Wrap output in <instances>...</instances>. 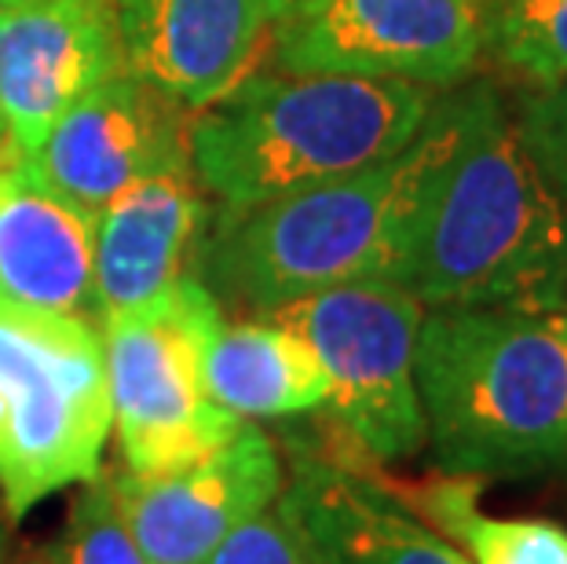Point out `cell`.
<instances>
[{"label":"cell","instance_id":"7a4b0ae2","mask_svg":"<svg viewBox=\"0 0 567 564\" xmlns=\"http://www.w3.org/2000/svg\"><path fill=\"white\" fill-rule=\"evenodd\" d=\"M564 283L567 206L494 89H462V125L421 206L403 286L425 308H553Z\"/></svg>","mask_w":567,"mask_h":564},{"label":"cell","instance_id":"d6986e66","mask_svg":"<svg viewBox=\"0 0 567 564\" xmlns=\"http://www.w3.org/2000/svg\"><path fill=\"white\" fill-rule=\"evenodd\" d=\"M52 564H147L117 513L111 476L95 473L70 506L63 535L48 554Z\"/></svg>","mask_w":567,"mask_h":564},{"label":"cell","instance_id":"9a60e30c","mask_svg":"<svg viewBox=\"0 0 567 564\" xmlns=\"http://www.w3.org/2000/svg\"><path fill=\"white\" fill-rule=\"evenodd\" d=\"M95 217L55 195L22 154L0 162V297L11 305L92 311Z\"/></svg>","mask_w":567,"mask_h":564},{"label":"cell","instance_id":"3957f363","mask_svg":"<svg viewBox=\"0 0 567 564\" xmlns=\"http://www.w3.org/2000/svg\"><path fill=\"white\" fill-rule=\"evenodd\" d=\"M414 381L443 473L487 480L567 465L564 308H425Z\"/></svg>","mask_w":567,"mask_h":564},{"label":"cell","instance_id":"ac0fdd59","mask_svg":"<svg viewBox=\"0 0 567 564\" xmlns=\"http://www.w3.org/2000/svg\"><path fill=\"white\" fill-rule=\"evenodd\" d=\"M487 48L530 92L567 81V0H491Z\"/></svg>","mask_w":567,"mask_h":564},{"label":"cell","instance_id":"7c38bea8","mask_svg":"<svg viewBox=\"0 0 567 564\" xmlns=\"http://www.w3.org/2000/svg\"><path fill=\"white\" fill-rule=\"evenodd\" d=\"M293 0H114L125 66L190 114L216 103L268 55Z\"/></svg>","mask_w":567,"mask_h":564},{"label":"cell","instance_id":"4fadbf2b","mask_svg":"<svg viewBox=\"0 0 567 564\" xmlns=\"http://www.w3.org/2000/svg\"><path fill=\"white\" fill-rule=\"evenodd\" d=\"M202 195L190 154H184L125 187L95 217V319H114L154 301L179 275L195 268L198 243L209 224Z\"/></svg>","mask_w":567,"mask_h":564},{"label":"cell","instance_id":"7402d4cb","mask_svg":"<svg viewBox=\"0 0 567 564\" xmlns=\"http://www.w3.org/2000/svg\"><path fill=\"white\" fill-rule=\"evenodd\" d=\"M8 561V510L4 502H0V564Z\"/></svg>","mask_w":567,"mask_h":564},{"label":"cell","instance_id":"44dd1931","mask_svg":"<svg viewBox=\"0 0 567 564\" xmlns=\"http://www.w3.org/2000/svg\"><path fill=\"white\" fill-rule=\"evenodd\" d=\"M205 564H316L293 527L286 524L279 502L257 517H249L238 532H231Z\"/></svg>","mask_w":567,"mask_h":564},{"label":"cell","instance_id":"2e32d148","mask_svg":"<svg viewBox=\"0 0 567 564\" xmlns=\"http://www.w3.org/2000/svg\"><path fill=\"white\" fill-rule=\"evenodd\" d=\"M205 389L243 422L308 414L330 400L316 352L264 316L220 322L205 348Z\"/></svg>","mask_w":567,"mask_h":564},{"label":"cell","instance_id":"e0dca14e","mask_svg":"<svg viewBox=\"0 0 567 564\" xmlns=\"http://www.w3.org/2000/svg\"><path fill=\"white\" fill-rule=\"evenodd\" d=\"M373 465V480L421 524L462 550L468 564H567L564 524L546 517H491L480 510L484 476L436 473L425 480H392Z\"/></svg>","mask_w":567,"mask_h":564},{"label":"cell","instance_id":"5b68a950","mask_svg":"<svg viewBox=\"0 0 567 564\" xmlns=\"http://www.w3.org/2000/svg\"><path fill=\"white\" fill-rule=\"evenodd\" d=\"M103 334L84 316L0 297V502L19 521L100 473L111 437Z\"/></svg>","mask_w":567,"mask_h":564},{"label":"cell","instance_id":"cb8c5ba5","mask_svg":"<svg viewBox=\"0 0 567 564\" xmlns=\"http://www.w3.org/2000/svg\"><path fill=\"white\" fill-rule=\"evenodd\" d=\"M19 564H52L48 557H30V561H19Z\"/></svg>","mask_w":567,"mask_h":564},{"label":"cell","instance_id":"30bf717a","mask_svg":"<svg viewBox=\"0 0 567 564\" xmlns=\"http://www.w3.org/2000/svg\"><path fill=\"white\" fill-rule=\"evenodd\" d=\"M187 125V106L122 63L59 114L30 162L55 195L100 217L136 180L184 158Z\"/></svg>","mask_w":567,"mask_h":564},{"label":"cell","instance_id":"9c48e42d","mask_svg":"<svg viewBox=\"0 0 567 564\" xmlns=\"http://www.w3.org/2000/svg\"><path fill=\"white\" fill-rule=\"evenodd\" d=\"M282 454L257 422L173 473H117L111 491L147 564H205L227 535L282 495Z\"/></svg>","mask_w":567,"mask_h":564},{"label":"cell","instance_id":"6da1fadb","mask_svg":"<svg viewBox=\"0 0 567 564\" xmlns=\"http://www.w3.org/2000/svg\"><path fill=\"white\" fill-rule=\"evenodd\" d=\"M457 125L462 92H451L392 158L249 209H216L190 271L224 311L246 316L348 283L403 286L421 206Z\"/></svg>","mask_w":567,"mask_h":564},{"label":"cell","instance_id":"8fae6325","mask_svg":"<svg viewBox=\"0 0 567 564\" xmlns=\"http://www.w3.org/2000/svg\"><path fill=\"white\" fill-rule=\"evenodd\" d=\"M114 0H0V132L33 158L78 95L122 66Z\"/></svg>","mask_w":567,"mask_h":564},{"label":"cell","instance_id":"603a6c76","mask_svg":"<svg viewBox=\"0 0 567 564\" xmlns=\"http://www.w3.org/2000/svg\"><path fill=\"white\" fill-rule=\"evenodd\" d=\"M557 308L567 311V283H564V290H560V297H557Z\"/></svg>","mask_w":567,"mask_h":564},{"label":"cell","instance_id":"5bb4252c","mask_svg":"<svg viewBox=\"0 0 567 564\" xmlns=\"http://www.w3.org/2000/svg\"><path fill=\"white\" fill-rule=\"evenodd\" d=\"M370 459H297L279 510L316 564H468L443 535L400 506Z\"/></svg>","mask_w":567,"mask_h":564},{"label":"cell","instance_id":"8992f818","mask_svg":"<svg viewBox=\"0 0 567 564\" xmlns=\"http://www.w3.org/2000/svg\"><path fill=\"white\" fill-rule=\"evenodd\" d=\"M224 319L216 297L187 271L154 301L100 322L125 470H184L243 425L205 389V348Z\"/></svg>","mask_w":567,"mask_h":564},{"label":"cell","instance_id":"ba28073f","mask_svg":"<svg viewBox=\"0 0 567 564\" xmlns=\"http://www.w3.org/2000/svg\"><path fill=\"white\" fill-rule=\"evenodd\" d=\"M491 0H293L271 38L286 74H352L443 89L487 52Z\"/></svg>","mask_w":567,"mask_h":564},{"label":"cell","instance_id":"277c9868","mask_svg":"<svg viewBox=\"0 0 567 564\" xmlns=\"http://www.w3.org/2000/svg\"><path fill=\"white\" fill-rule=\"evenodd\" d=\"M436 103L406 81L252 74L190 114L187 154L220 209H249L400 154Z\"/></svg>","mask_w":567,"mask_h":564},{"label":"cell","instance_id":"ffe728a7","mask_svg":"<svg viewBox=\"0 0 567 564\" xmlns=\"http://www.w3.org/2000/svg\"><path fill=\"white\" fill-rule=\"evenodd\" d=\"M513 122L538 173L549 180V187L567 206V81L530 92L520 103V117Z\"/></svg>","mask_w":567,"mask_h":564},{"label":"cell","instance_id":"52a82bcc","mask_svg":"<svg viewBox=\"0 0 567 564\" xmlns=\"http://www.w3.org/2000/svg\"><path fill=\"white\" fill-rule=\"evenodd\" d=\"M293 330L330 381L333 422L370 462H400L425 448V411L414 381L425 305L400 283L373 279L264 311Z\"/></svg>","mask_w":567,"mask_h":564}]
</instances>
